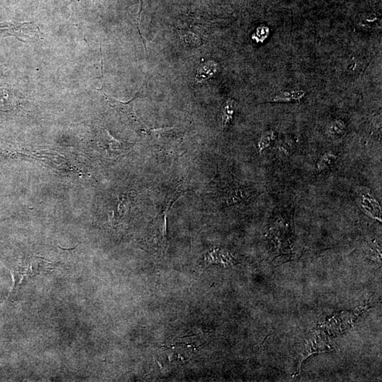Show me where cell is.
<instances>
[{
  "label": "cell",
  "instance_id": "1",
  "mask_svg": "<svg viewBox=\"0 0 382 382\" xmlns=\"http://www.w3.org/2000/svg\"><path fill=\"white\" fill-rule=\"evenodd\" d=\"M184 191L182 183L179 184L169 195L166 197L164 209L154 219L150 226V245L157 251L163 253L167 245V217L170 210L179 197L182 196Z\"/></svg>",
  "mask_w": 382,
  "mask_h": 382
},
{
  "label": "cell",
  "instance_id": "2",
  "mask_svg": "<svg viewBox=\"0 0 382 382\" xmlns=\"http://www.w3.org/2000/svg\"><path fill=\"white\" fill-rule=\"evenodd\" d=\"M100 92L102 93L104 95V97L106 98V100H107L108 103L111 107L116 110L120 113L125 115L130 121L132 122L133 125H134L135 130L137 131H140L141 132H144L145 133L147 131V128L144 125L143 122L141 121V120L138 118V116L135 114L134 109V101L135 98L138 97L139 92L137 93L134 96V98H132L131 100L128 102H122L120 100L116 99V98H113L112 96H109V94L106 92L104 87L101 89L98 90Z\"/></svg>",
  "mask_w": 382,
  "mask_h": 382
},
{
  "label": "cell",
  "instance_id": "3",
  "mask_svg": "<svg viewBox=\"0 0 382 382\" xmlns=\"http://www.w3.org/2000/svg\"><path fill=\"white\" fill-rule=\"evenodd\" d=\"M0 36H14L22 38H25L26 41L31 40L32 38L37 37V27L33 25L32 23H0Z\"/></svg>",
  "mask_w": 382,
  "mask_h": 382
},
{
  "label": "cell",
  "instance_id": "4",
  "mask_svg": "<svg viewBox=\"0 0 382 382\" xmlns=\"http://www.w3.org/2000/svg\"><path fill=\"white\" fill-rule=\"evenodd\" d=\"M217 70V64L213 60L202 64L197 69L196 77H195L197 83H202V82L207 81L208 79L213 78L216 74Z\"/></svg>",
  "mask_w": 382,
  "mask_h": 382
},
{
  "label": "cell",
  "instance_id": "5",
  "mask_svg": "<svg viewBox=\"0 0 382 382\" xmlns=\"http://www.w3.org/2000/svg\"><path fill=\"white\" fill-rule=\"evenodd\" d=\"M306 95L303 90L282 91L276 94L272 98V102L277 103H290V102L299 101L302 99Z\"/></svg>",
  "mask_w": 382,
  "mask_h": 382
},
{
  "label": "cell",
  "instance_id": "6",
  "mask_svg": "<svg viewBox=\"0 0 382 382\" xmlns=\"http://www.w3.org/2000/svg\"><path fill=\"white\" fill-rule=\"evenodd\" d=\"M236 100L229 98L224 102L222 109V127L226 130L231 124L233 120L234 113L236 107Z\"/></svg>",
  "mask_w": 382,
  "mask_h": 382
},
{
  "label": "cell",
  "instance_id": "7",
  "mask_svg": "<svg viewBox=\"0 0 382 382\" xmlns=\"http://www.w3.org/2000/svg\"><path fill=\"white\" fill-rule=\"evenodd\" d=\"M339 156L332 151H326L321 155L318 160L316 170L317 172L321 173L332 166L337 161Z\"/></svg>",
  "mask_w": 382,
  "mask_h": 382
},
{
  "label": "cell",
  "instance_id": "8",
  "mask_svg": "<svg viewBox=\"0 0 382 382\" xmlns=\"http://www.w3.org/2000/svg\"><path fill=\"white\" fill-rule=\"evenodd\" d=\"M249 193L244 188H235L230 190L226 195V201L227 203L233 205L244 200L247 198Z\"/></svg>",
  "mask_w": 382,
  "mask_h": 382
},
{
  "label": "cell",
  "instance_id": "9",
  "mask_svg": "<svg viewBox=\"0 0 382 382\" xmlns=\"http://www.w3.org/2000/svg\"><path fill=\"white\" fill-rule=\"evenodd\" d=\"M276 139V133L273 131L264 132L261 135L259 142H258V151L262 154L265 149H268L273 144Z\"/></svg>",
  "mask_w": 382,
  "mask_h": 382
},
{
  "label": "cell",
  "instance_id": "10",
  "mask_svg": "<svg viewBox=\"0 0 382 382\" xmlns=\"http://www.w3.org/2000/svg\"><path fill=\"white\" fill-rule=\"evenodd\" d=\"M206 260L212 263H229L232 257L229 253L219 248L212 250L206 256Z\"/></svg>",
  "mask_w": 382,
  "mask_h": 382
},
{
  "label": "cell",
  "instance_id": "11",
  "mask_svg": "<svg viewBox=\"0 0 382 382\" xmlns=\"http://www.w3.org/2000/svg\"><path fill=\"white\" fill-rule=\"evenodd\" d=\"M363 198L362 197L361 204L362 207L363 209L366 210L367 213H370L372 215L373 210H374V213L376 215L380 212V206L378 203L377 201L375 200L374 198H371L370 196L366 197L365 195H363Z\"/></svg>",
  "mask_w": 382,
  "mask_h": 382
},
{
  "label": "cell",
  "instance_id": "12",
  "mask_svg": "<svg viewBox=\"0 0 382 382\" xmlns=\"http://www.w3.org/2000/svg\"><path fill=\"white\" fill-rule=\"evenodd\" d=\"M346 125L345 122L342 120H334L329 126V133L335 135H341L345 133Z\"/></svg>",
  "mask_w": 382,
  "mask_h": 382
},
{
  "label": "cell",
  "instance_id": "13",
  "mask_svg": "<svg viewBox=\"0 0 382 382\" xmlns=\"http://www.w3.org/2000/svg\"><path fill=\"white\" fill-rule=\"evenodd\" d=\"M293 142L291 140H286L281 142L279 145V150L285 155H290L293 149Z\"/></svg>",
  "mask_w": 382,
  "mask_h": 382
}]
</instances>
